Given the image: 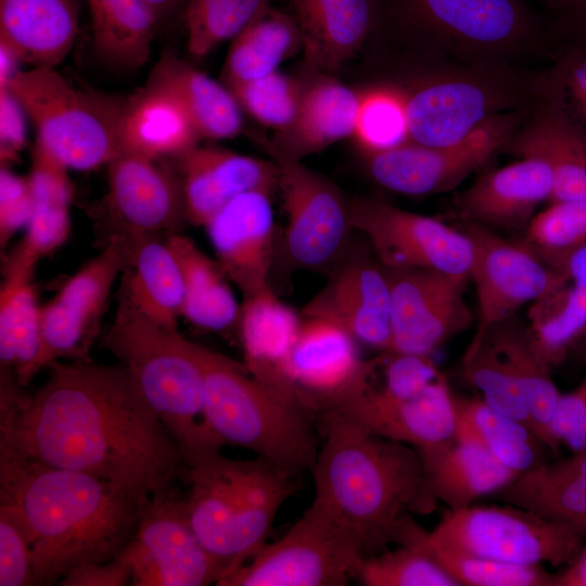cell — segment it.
<instances>
[{
	"label": "cell",
	"instance_id": "cell-1",
	"mask_svg": "<svg viewBox=\"0 0 586 586\" xmlns=\"http://www.w3.org/2000/svg\"><path fill=\"white\" fill-rule=\"evenodd\" d=\"M33 394L0 375V451L153 498L186 477L180 450L122 364H49Z\"/></svg>",
	"mask_w": 586,
	"mask_h": 586
},
{
	"label": "cell",
	"instance_id": "cell-2",
	"mask_svg": "<svg viewBox=\"0 0 586 586\" xmlns=\"http://www.w3.org/2000/svg\"><path fill=\"white\" fill-rule=\"evenodd\" d=\"M150 500L88 473L0 451V501L13 505L30 530L33 586L116 558Z\"/></svg>",
	"mask_w": 586,
	"mask_h": 586
},
{
	"label": "cell",
	"instance_id": "cell-3",
	"mask_svg": "<svg viewBox=\"0 0 586 586\" xmlns=\"http://www.w3.org/2000/svg\"><path fill=\"white\" fill-rule=\"evenodd\" d=\"M324 440L311 473L314 501L359 542L365 556L394 544L408 514H429L420 453L346 417L320 415Z\"/></svg>",
	"mask_w": 586,
	"mask_h": 586
},
{
	"label": "cell",
	"instance_id": "cell-4",
	"mask_svg": "<svg viewBox=\"0 0 586 586\" xmlns=\"http://www.w3.org/2000/svg\"><path fill=\"white\" fill-rule=\"evenodd\" d=\"M114 320L103 346L126 367L176 442L187 468L224 443L204 412L203 373L193 343L146 317L120 281Z\"/></svg>",
	"mask_w": 586,
	"mask_h": 586
},
{
	"label": "cell",
	"instance_id": "cell-5",
	"mask_svg": "<svg viewBox=\"0 0 586 586\" xmlns=\"http://www.w3.org/2000/svg\"><path fill=\"white\" fill-rule=\"evenodd\" d=\"M193 349L203 373L204 412L215 435L294 476L311 470L318 446L307 413L268 392L244 364L195 343Z\"/></svg>",
	"mask_w": 586,
	"mask_h": 586
},
{
	"label": "cell",
	"instance_id": "cell-6",
	"mask_svg": "<svg viewBox=\"0 0 586 586\" xmlns=\"http://www.w3.org/2000/svg\"><path fill=\"white\" fill-rule=\"evenodd\" d=\"M3 86L31 119L37 139L68 168L94 169L122 151L127 98L77 87L48 67L17 72Z\"/></svg>",
	"mask_w": 586,
	"mask_h": 586
},
{
	"label": "cell",
	"instance_id": "cell-7",
	"mask_svg": "<svg viewBox=\"0 0 586 586\" xmlns=\"http://www.w3.org/2000/svg\"><path fill=\"white\" fill-rule=\"evenodd\" d=\"M421 537L456 553L552 566L569 564L586 540L569 525L509 504L447 510L432 531L421 528Z\"/></svg>",
	"mask_w": 586,
	"mask_h": 586
},
{
	"label": "cell",
	"instance_id": "cell-8",
	"mask_svg": "<svg viewBox=\"0 0 586 586\" xmlns=\"http://www.w3.org/2000/svg\"><path fill=\"white\" fill-rule=\"evenodd\" d=\"M404 31L481 60L530 44L543 21L524 0H371Z\"/></svg>",
	"mask_w": 586,
	"mask_h": 586
},
{
	"label": "cell",
	"instance_id": "cell-9",
	"mask_svg": "<svg viewBox=\"0 0 586 586\" xmlns=\"http://www.w3.org/2000/svg\"><path fill=\"white\" fill-rule=\"evenodd\" d=\"M365 557L356 537L313 501L283 536L216 585L343 586Z\"/></svg>",
	"mask_w": 586,
	"mask_h": 586
},
{
	"label": "cell",
	"instance_id": "cell-10",
	"mask_svg": "<svg viewBox=\"0 0 586 586\" xmlns=\"http://www.w3.org/2000/svg\"><path fill=\"white\" fill-rule=\"evenodd\" d=\"M256 140L278 168L290 258L307 269L334 263L354 230L348 199L326 177L279 150L271 139L256 135Z\"/></svg>",
	"mask_w": 586,
	"mask_h": 586
},
{
	"label": "cell",
	"instance_id": "cell-11",
	"mask_svg": "<svg viewBox=\"0 0 586 586\" xmlns=\"http://www.w3.org/2000/svg\"><path fill=\"white\" fill-rule=\"evenodd\" d=\"M519 116L499 113L461 141L429 146L412 141L365 155L372 179L383 188L406 195L449 191L482 167L513 137Z\"/></svg>",
	"mask_w": 586,
	"mask_h": 586
},
{
	"label": "cell",
	"instance_id": "cell-12",
	"mask_svg": "<svg viewBox=\"0 0 586 586\" xmlns=\"http://www.w3.org/2000/svg\"><path fill=\"white\" fill-rule=\"evenodd\" d=\"M353 229L385 268H428L467 277L473 250L464 231L372 198L348 199Z\"/></svg>",
	"mask_w": 586,
	"mask_h": 586
},
{
	"label": "cell",
	"instance_id": "cell-13",
	"mask_svg": "<svg viewBox=\"0 0 586 586\" xmlns=\"http://www.w3.org/2000/svg\"><path fill=\"white\" fill-rule=\"evenodd\" d=\"M130 255V237H109L101 253L68 278L54 297L40 307V370L61 359L90 360L89 352L110 293L117 277L127 269Z\"/></svg>",
	"mask_w": 586,
	"mask_h": 586
},
{
	"label": "cell",
	"instance_id": "cell-14",
	"mask_svg": "<svg viewBox=\"0 0 586 586\" xmlns=\"http://www.w3.org/2000/svg\"><path fill=\"white\" fill-rule=\"evenodd\" d=\"M463 231L472 244L469 279L479 302L476 331L469 345L512 318L523 305L569 281L522 241L511 242L474 222L464 221Z\"/></svg>",
	"mask_w": 586,
	"mask_h": 586
},
{
	"label": "cell",
	"instance_id": "cell-15",
	"mask_svg": "<svg viewBox=\"0 0 586 586\" xmlns=\"http://www.w3.org/2000/svg\"><path fill=\"white\" fill-rule=\"evenodd\" d=\"M118 557L130 569L132 586L216 585L222 576L191 527L183 496L175 489L151 498Z\"/></svg>",
	"mask_w": 586,
	"mask_h": 586
},
{
	"label": "cell",
	"instance_id": "cell-16",
	"mask_svg": "<svg viewBox=\"0 0 586 586\" xmlns=\"http://www.w3.org/2000/svg\"><path fill=\"white\" fill-rule=\"evenodd\" d=\"M391 290L392 353L431 356L473 320L467 277L428 268H385Z\"/></svg>",
	"mask_w": 586,
	"mask_h": 586
},
{
	"label": "cell",
	"instance_id": "cell-17",
	"mask_svg": "<svg viewBox=\"0 0 586 586\" xmlns=\"http://www.w3.org/2000/svg\"><path fill=\"white\" fill-rule=\"evenodd\" d=\"M511 89L496 78L448 75L402 92L409 141L444 146L464 139L513 104Z\"/></svg>",
	"mask_w": 586,
	"mask_h": 586
},
{
	"label": "cell",
	"instance_id": "cell-18",
	"mask_svg": "<svg viewBox=\"0 0 586 586\" xmlns=\"http://www.w3.org/2000/svg\"><path fill=\"white\" fill-rule=\"evenodd\" d=\"M375 358L361 359L358 343L336 323L301 314L290 375L303 410L326 412L364 388Z\"/></svg>",
	"mask_w": 586,
	"mask_h": 586
},
{
	"label": "cell",
	"instance_id": "cell-19",
	"mask_svg": "<svg viewBox=\"0 0 586 586\" xmlns=\"http://www.w3.org/2000/svg\"><path fill=\"white\" fill-rule=\"evenodd\" d=\"M161 161L120 151L106 164L105 206L114 234L175 233L187 220L178 176Z\"/></svg>",
	"mask_w": 586,
	"mask_h": 586
},
{
	"label": "cell",
	"instance_id": "cell-20",
	"mask_svg": "<svg viewBox=\"0 0 586 586\" xmlns=\"http://www.w3.org/2000/svg\"><path fill=\"white\" fill-rule=\"evenodd\" d=\"M328 411L419 453L445 447L456 440L454 395L442 373L415 396L386 398L364 387Z\"/></svg>",
	"mask_w": 586,
	"mask_h": 586
},
{
	"label": "cell",
	"instance_id": "cell-21",
	"mask_svg": "<svg viewBox=\"0 0 586 586\" xmlns=\"http://www.w3.org/2000/svg\"><path fill=\"white\" fill-rule=\"evenodd\" d=\"M301 314L336 323L358 344L391 352V290L378 260L358 256L343 262Z\"/></svg>",
	"mask_w": 586,
	"mask_h": 586
},
{
	"label": "cell",
	"instance_id": "cell-22",
	"mask_svg": "<svg viewBox=\"0 0 586 586\" xmlns=\"http://www.w3.org/2000/svg\"><path fill=\"white\" fill-rule=\"evenodd\" d=\"M271 196L258 190L239 194L205 226L217 263L243 298L270 288L275 247Z\"/></svg>",
	"mask_w": 586,
	"mask_h": 586
},
{
	"label": "cell",
	"instance_id": "cell-23",
	"mask_svg": "<svg viewBox=\"0 0 586 586\" xmlns=\"http://www.w3.org/2000/svg\"><path fill=\"white\" fill-rule=\"evenodd\" d=\"M186 218L195 226L207 222L232 199L249 191L278 190V168L272 161L216 146L195 145L173 157Z\"/></svg>",
	"mask_w": 586,
	"mask_h": 586
},
{
	"label": "cell",
	"instance_id": "cell-24",
	"mask_svg": "<svg viewBox=\"0 0 586 586\" xmlns=\"http://www.w3.org/2000/svg\"><path fill=\"white\" fill-rule=\"evenodd\" d=\"M246 460L231 459L220 450L187 467L190 488L183 496L191 527L200 543L222 570L231 569L233 535Z\"/></svg>",
	"mask_w": 586,
	"mask_h": 586
},
{
	"label": "cell",
	"instance_id": "cell-25",
	"mask_svg": "<svg viewBox=\"0 0 586 586\" xmlns=\"http://www.w3.org/2000/svg\"><path fill=\"white\" fill-rule=\"evenodd\" d=\"M300 322L301 315L268 288L243 298L238 326L250 375L279 399L303 410L290 375Z\"/></svg>",
	"mask_w": 586,
	"mask_h": 586
},
{
	"label": "cell",
	"instance_id": "cell-26",
	"mask_svg": "<svg viewBox=\"0 0 586 586\" xmlns=\"http://www.w3.org/2000/svg\"><path fill=\"white\" fill-rule=\"evenodd\" d=\"M555 186L551 167L525 156L481 176L458 201L460 216L487 228H526L537 205L550 201Z\"/></svg>",
	"mask_w": 586,
	"mask_h": 586
},
{
	"label": "cell",
	"instance_id": "cell-27",
	"mask_svg": "<svg viewBox=\"0 0 586 586\" xmlns=\"http://www.w3.org/2000/svg\"><path fill=\"white\" fill-rule=\"evenodd\" d=\"M78 31L75 0H0V44L33 67L55 68Z\"/></svg>",
	"mask_w": 586,
	"mask_h": 586
},
{
	"label": "cell",
	"instance_id": "cell-28",
	"mask_svg": "<svg viewBox=\"0 0 586 586\" xmlns=\"http://www.w3.org/2000/svg\"><path fill=\"white\" fill-rule=\"evenodd\" d=\"M306 65L339 68L362 46L373 25L371 0H291Z\"/></svg>",
	"mask_w": 586,
	"mask_h": 586
},
{
	"label": "cell",
	"instance_id": "cell-29",
	"mask_svg": "<svg viewBox=\"0 0 586 586\" xmlns=\"http://www.w3.org/2000/svg\"><path fill=\"white\" fill-rule=\"evenodd\" d=\"M420 455L425 494L434 509L438 501L451 511L464 509L520 475L482 447L457 438L445 447Z\"/></svg>",
	"mask_w": 586,
	"mask_h": 586
},
{
	"label": "cell",
	"instance_id": "cell-30",
	"mask_svg": "<svg viewBox=\"0 0 586 586\" xmlns=\"http://www.w3.org/2000/svg\"><path fill=\"white\" fill-rule=\"evenodd\" d=\"M145 85L175 97L201 139L233 138L243 129L242 109L232 92L171 53L161 56Z\"/></svg>",
	"mask_w": 586,
	"mask_h": 586
},
{
	"label": "cell",
	"instance_id": "cell-31",
	"mask_svg": "<svg viewBox=\"0 0 586 586\" xmlns=\"http://www.w3.org/2000/svg\"><path fill=\"white\" fill-rule=\"evenodd\" d=\"M360 93L342 82L319 77L305 86L294 122L272 142L283 153L302 160L353 136Z\"/></svg>",
	"mask_w": 586,
	"mask_h": 586
},
{
	"label": "cell",
	"instance_id": "cell-32",
	"mask_svg": "<svg viewBox=\"0 0 586 586\" xmlns=\"http://www.w3.org/2000/svg\"><path fill=\"white\" fill-rule=\"evenodd\" d=\"M200 139L188 113L170 93L145 85L127 98L122 151L153 160L173 158L198 145Z\"/></svg>",
	"mask_w": 586,
	"mask_h": 586
},
{
	"label": "cell",
	"instance_id": "cell-33",
	"mask_svg": "<svg viewBox=\"0 0 586 586\" xmlns=\"http://www.w3.org/2000/svg\"><path fill=\"white\" fill-rule=\"evenodd\" d=\"M507 145L521 157H537L551 167L550 202L586 199V133L556 104L513 135Z\"/></svg>",
	"mask_w": 586,
	"mask_h": 586
},
{
	"label": "cell",
	"instance_id": "cell-34",
	"mask_svg": "<svg viewBox=\"0 0 586 586\" xmlns=\"http://www.w3.org/2000/svg\"><path fill=\"white\" fill-rule=\"evenodd\" d=\"M130 238V262L122 278L130 298L146 317L178 331L184 285L176 256L158 234Z\"/></svg>",
	"mask_w": 586,
	"mask_h": 586
},
{
	"label": "cell",
	"instance_id": "cell-35",
	"mask_svg": "<svg viewBox=\"0 0 586 586\" xmlns=\"http://www.w3.org/2000/svg\"><path fill=\"white\" fill-rule=\"evenodd\" d=\"M166 241L183 278L181 316L209 331H224L238 323L241 305L217 260L208 257L189 237L170 233Z\"/></svg>",
	"mask_w": 586,
	"mask_h": 586
},
{
	"label": "cell",
	"instance_id": "cell-36",
	"mask_svg": "<svg viewBox=\"0 0 586 586\" xmlns=\"http://www.w3.org/2000/svg\"><path fill=\"white\" fill-rule=\"evenodd\" d=\"M456 438L477 445L519 474L543 463L548 447L524 423L508 417L480 398L454 396Z\"/></svg>",
	"mask_w": 586,
	"mask_h": 586
},
{
	"label": "cell",
	"instance_id": "cell-37",
	"mask_svg": "<svg viewBox=\"0 0 586 586\" xmlns=\"http://www.w3.org/2000/svg\"><path fill=\"white\" fill-rule=\"evenodd\" d=\"M293 477L262 458L246 460L234 524L232 564L226 575L265 546L279 509L295 491Z\"/></svg>",
	"mask_w": 586,
	"mask_h": 586
},
{
	"label": "cell",
	"instance_id": "cell-38",
	"mask_svg": "<svg viewBox=\"0 0 586 586\" xmlns=\"http://www.w3.org/2000/svg\"><path fill=\"white\" fill-rule=\"evenodd\" d=\"M302 50V36L292 13L267 8L230 44L221 71L226 87L258 79Z\"/></svg>",
	"mask_w": 586,
	"mask_h": 586
},
{
	"label": "cell",
	"instance_id": "cell-39",
	"mask_svg": "<svg viewBox=\"0 0 586 586\" xmlns=\"http://www.w3.org/2000/svg\"><path fill=\"white\" fill-rule=\"evenodd\" d=\"M485 335L505 355L524 396L533 431L550 451L558 453L560 446L552 437L551 421L561 393L550 375V367L536 353L528 328L513 316Z\"/></svg>",
	"mask_w": 586,
	"mask_h": 586
},
{
	"label": "cell",
	"instance_id": "cell-40",
	"mask_svg": "<svg viewBox=\"0 0 586 586\" xmlns=\"http://www.w3.org/2000/svg\"><path fill=\"white\" fill-rule=\"evenodd\" d=\"M31 273L4 272L0 291L1 369L14 372L26 386L40 371V307L37 304Z\"/></svg>",
	"mask_w": 586,
	"mask_h": 586
},
{
	"label": "cell",
	"instance_id": "cell-41",
	"mask_svg": "<svg viewBox=\"0 0 586 586\" xmlns=\"http://www.w3.org/2000/svg\"><path fill=\"white\" fill-rule=\"evenodd\" d=\"M93 47L101 60L124 71L146 63L157 22L143 0H87Z\"/></svg>",
	"mask_w": 586,
	"mask_h": 586
},
{
	"label": "cell",
	"instance_id": "cell-42",
	"mask_svg": "<svg viewBox=\"0 0 586 586\" xmlns=\"http://www.w3.org/2000/svg\"><path fill=\"white\" fill-rule=\"evenodd\" d=\"M543 464L489 497L569 525L586 537V479L553 475Z\"/></svg>",
	"mask_w": 586,
	"mask_h": 586
},
{
	"label": "cell",
	"instance_id": "cell-43",
	"mask_svg": "<svg viewBox=\"0 0 586 586\" xmlns=\"http://www.w3.org/2000/svg\"><path fill=\"white\" fill-rule=\"evenodd\" d=\"M412 514L402 522L394 544H412L428 552L459 586H553L555 573L543 565H522L461 555L425 543Z\"/></svg>",
	"mask_w": 586,
	"mask_h": 586
},
{
	"label": "cell",
	"instance_id": "cell-44",
	"mask_svg": "<svg viewBox=\"0 0 586 586\" xmlns=\"http://www.w3.org/2000/svg\"><path fill=\"white\" fill-rule=\"evenodd\" d=\"M528 328L533 346L549 367L560 364L586 333V289L572 281L534 302Z\"/></svg>",
	"mask_w": 586,
	"mask_h": 586
},
{
	"label": "cell",
	"instance_id": "cell-45",
	"mask_svg": "<svg viewBox=\"0 0 586 586\" xmlns=\"http://www.w3.org/2000/svg\"><path fill=\"white\" fill-rule=\"evenodd\" d=\"M462 374L487 405L532 429L520 385L505 355L488 335L467 347L462 357Z\"/></svg>",
	"mask_w": 586,
	"mask_h": 586
},
{
	"label": "cell",
	"instance_id": "cell-46",
	"mask_svg": "<svg viewBox=\"0 0 586 586\" xmlns=\"http://www.w3.org/2000/svg\"><path fill=\"white\" fill-rule=\"evenodd\" d=\"M275 0H187L184 25L188 51L204 58L221 42L233 39Z\"/></svg>",
	"mask_w": 586,
	"mask_h": 586
},
{
	"label": "cell",
	"instance_id": "cell-47",
	"mask_svg": "<svg viewBox=\"0 0 586 586\" xmlns=\"http://www.w3.org/2000/svg\"><path fill=\"white\" fill-rule=\"evenodd\" d=\"M364 558L356 578L366 586H459L425 550L399 544Z\"/></svg>",
	"mask_w": 586,
	"mask_h": 586
},
{
	"label": "cell",
	"instance_id": "cell-48",
	"mask_svg": "<svg viewBox=\"0 0 586 586\" xmlns=\"http://www.w3.org/2000/svg\"><path fill=\"white\" fill-rule=\"evenodd\" d=\"M227 88L250 116L265 127L280 132L294 122L305 85L276 71L258 79Z\"/></svg>",
	"mask_w": 586,
	"mask_h": 586
},
{
	"label": "cell",
	"instance_id": "cell-49",
	"mask_svg": "<svg viewBox=\"0 0 586 586\" xmlns=\"http://www.w3.org/2000/svg\"><path fill=\"white\" fill-rule=\"evenodd\" d=\"M353 137L365 155L409 141L403 93L390 88L360 93Z\"/></svg>",
	"mask_w": 586,
	"mask_h": 586
},
{
	"label": "cell",
	"instance_id": "cell-50",
	"mask_svg": "<svg viewBox=\"0 0 586 586\" xmlns=\"http://www.w3.org/2000/svg\"><path fill=\"white\" fill-rule=\"evenodd\" d=\"M522 242L540 254L564 253L586 244V199L551 202L531 218Z\"/></svg>",
	"mask_w": 586,
	"mask_h": 586
},
{
	"label": "cell",
	"instance_id": "cell-51",
	"mask_svg": "<svg viewBox=\"0 0 586 586\" xmlns=\"http://www.w3.org/2000/svg\"><path fill=\"white\" fill-rule=\"evenodd\" d=\"M31 544L20 511L0 501V586H33Z\"/></svg>",
	"mask_w": 586,
	"mask_h": 586
},
{
	"label": "cell",
	"instance_id": "cell-52",
	"mask_svg": "<svg viewBox=\"0 0 586 586\" xmlns=\"http://www.w3.org/2000/svg\"><path fill=\"white\" fill-rule=\"evenodd\" d=\"M563 55L552 74L557 105L586 133V47L576 44Z\"/></svg>",
	"mask_w": 586,
	"mask_h": 586
},
{
	"label": "cell",
	"instance_id": "cell-53",
	"mask_svg": "<svg viewBox=\"0 0 586 586\" xmlns=\"http://www.w3.org/2000/svg\"><path fill=\"white\" fill-rule=\"evenodd\" d=\"M34 211L28 178L2 167L0 171V243L3 249L12 235L27 226Z\"/></svg>",
	"mask_w": 586,
	"mask_h": 586
},
{
	"label": "cell",
	"instance_id": "cell-54",
	"mask_svg": "<svg viewBox=\"0 0 586 586\" xmlns=\"http://www.w3.org/2000/svg\"><path fill=\"white\" fill-rule=\"evenodd\" d=\"M551 434L559 446L564 445L572 453L586 450V375L576 388L561 393Z\"/></svg>",
	"mask_w": 586,
	"mask_h": 586
},
{
	"label": "cell",
	"instance_id": "cell-55",
	"mask_svg": "<svg viewBox=\"0 0 586 586\" xmlns=\"http://www.w3.org/2000/svg\"><path fill=\"white\" fill-rule=\"evenodd\" d=\"M24 109L7 86H0V158L15 162L26 143Z\"/></svg>",
	"mask_w": 586,
	"mask_h": 586
},
{
	"label": "cell",
	"instance_id": "cell-56",
	"mask_svg": "<svg viewBox=\"0 0 586 586\" xmlns=\"http://www.w3.org/2000/svg\"><path fill=\"white\" fill-rule=\"evenodd\" d=\"M131 572L118 556L106 562H88L72 569L58 583L60 586H125Z\"/></svg>",
	"mask_w": 586,
	"mask_h": 586
},
{
	"label": "cell",
	"instance_id": "cell-57",
	"mask_svg": "<svg viewBox=\"0 0 586 586\" xmlns=\"http://www.w3.org/2000/svg\"><path fill=\"white\" fill-rule=\"evenodd\" d=\"M536 254L565 279L586 289V244L564 253Z\"/></svg>",
	"mask_w": 586,
	"mask_h": 586
},
{
	"label": "cell",
	"instance_id": "cell-58",
	"mask_svg": "<svg viewBox=\"0 0 586 586\" xmlns=\"http://www.w3.org/2000/svg\"><path fill=\"white\" fill-rule=\"evenodd\" d=\"M556 25L586 47V0H577L568 10L557 13Z\"/></svg>",
	"mask_w": 586,
	"mask_h": 586
},
{
	"label": "cell",
	"instance_id": "cell-59",
	"mask_svg": "<svg viewBox=\"0 0 586 586\" xmlns=\"http://www.w3.org/2000/svg\"><path fill=\"white\" fill-rule=\"evenodd\" d=\"M553 586H586V544L563 571L555 573Z\"/></svg>",
	"mask_w": 586,
	"mask_h": 586
},
{
	"label": "cell",
	"instance_id": "cell-60",
	"mask_svg": "<svg viewBox=\"0 0 586 586\" xmlns=\"http://www.w3.org/2000/svg\"><path fill=\"white\" fill-rule=\"evenodd\" d=\"M154 15L157 25L171 17L183 5L186 0H143Z\"/></svg>",
	"mask_w": 586,
	"mask_h": 586
},
{
	"label": "cell",
	"instance_id": "cell-61",
	"mask_svg": "<svg viewBox=\"0 0 586 586\" xmlns=\"http://www.w3.org/2000/svg\"><path fill=\"white\" fill-rule=\"evenodd\" d=\"M16 62L18 60L13 53L0 44V86L7 85L18 72Z\"/></svg>",
	"mask_w": 586,
	"mask_h": 586
},
{
	"label": "cell",
	"instance_id": "cell-62",
	"mask_svg": "<svg viewBox=\"0 0 586 586\" xmlns=\"http://www.w3.org/2000/svg\"><path fill=\"white\" fill-rule=\"evenodd\" d=\"M550 10H552L556 13L563 12L568 10L570 7H572L576 0H535Z\"/></svg>",
	"mask_w": 586,
	"mask_h": 586
}]
</instances>
